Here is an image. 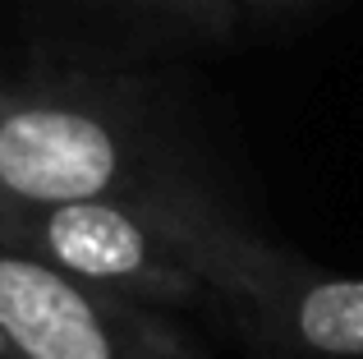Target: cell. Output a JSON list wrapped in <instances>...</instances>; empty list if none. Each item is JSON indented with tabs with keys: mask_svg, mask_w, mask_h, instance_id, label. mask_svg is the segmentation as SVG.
I'll return each instance as SVG.
<instances>
[{
	"mask_svg": "<svg viewBox=\"0 0 363 359\" xmlns=\"http://www.w3.org/2000/svg\"><path fill=\"white\" fill-rule=\"evenodd\" d=\"M157 189L111 111L69 97L9 101L0 120V216Z\"/></svg>",
	"mask_w": 363,
	"mask_h": 359,
	"instance_id": "obj_3",
	"label": "cell"
},
{
	"mask_svg": "<svg viewBox=\"0 0 363 359\" xmlns=\"http://www.w3.org/2000/svg\"><path fill=\"white\" fill-rule=\"evenodd\" d=\"M253 318L303 355L363 359V277H336L294 258Z\"/></svg>",
	"mask_w": 363,
	"mask_h": 359,
	"instance_id": "obj_4",
	"label": "cell"
},
{
	"mask_svg": "<svg viewBox=\"0 0 363 359\" xmlns=\"http://www.w3.org/2000/svg\"><path fill=\"white\" fill-rule=\"evenodd\" d=\"M313 0H235V9H262V14H281V9H299Z\"/></svg>",
	"mask_w": 363,
	"mask_h": 359,
	"instance_id": "obj_6",
	"label": "cell"
},
{
	"mask_svg": "<svg viewBox=\"0 0 363 359\" xmlns=\"http://www.w3.org/2000/svg\"><path fill=\"white\" fill-rule=\"evenodd\" d=\"M138 5L157 9L166 18H179V23H194L198 33H230L240 18L235 0H138Z\"/></svg>",
	"mask_w": 363,
	"mask_h": 359,
	"instance_id": "obj_5",
	"label": "cell"
},
{
	"mask_svg": "<svg viewBox=\"0 0 363 359\" xmlns=\"http://www.w3.org/2000/svg\"><path fill=\"white\" fill-rule=\"evenodd\" d=\"M5 111H9V97H5V92H0V120H5Z\"/></svg>",
	"mask_w": 363,
	"mask_h": 359,
	"instance_id": "obj_8",
	"label": "cell"
},
{
	"mask_svg": "<svg viewBox=\"0 0 363 359\" xmlns=\"http://www.w3.org/2000/svg\"><path fill=\"white\" fill-rule=\"evenodd\" d=\"M0 240L97 290L152 309L221 299L253 314L294 267V253L175 189L9 212L0 216Z\"/></svg>",
	"mask_w": 363,
	"mask_h": 359,
	"instance_id": "obj_1",
	"label": "cell"
},
{
	"mask_svg": "<svg viewBox=\"0 0 363 359\" xmlns=\"http://www.w3.org/2000/svg\"><path fill=\"white\" fill-rule=\"evenodd\" d=\"M0 332L18 359H207L152 304L0 244Z\"/></svg>",
	"mask_w": 363,
	"mask_h": 359,
	"instance_id": "obj_2",
	"label": "cell"
},
{
	"mask_svg": "<svg viewBox=\"0 0 363 359\" xmlns=\"http://www.w3.org/2000/svg\"><path fill=\"white\" fill-rule=\"evenodd\" d=\"M0 359H18V355H14V346L5 341V332H0Z\"/></svg>",
	"mask_w": 363,
	"mask_h": 359,
	"instance_id": "obj_7",
	"label": "cell"
}]
</instances>
